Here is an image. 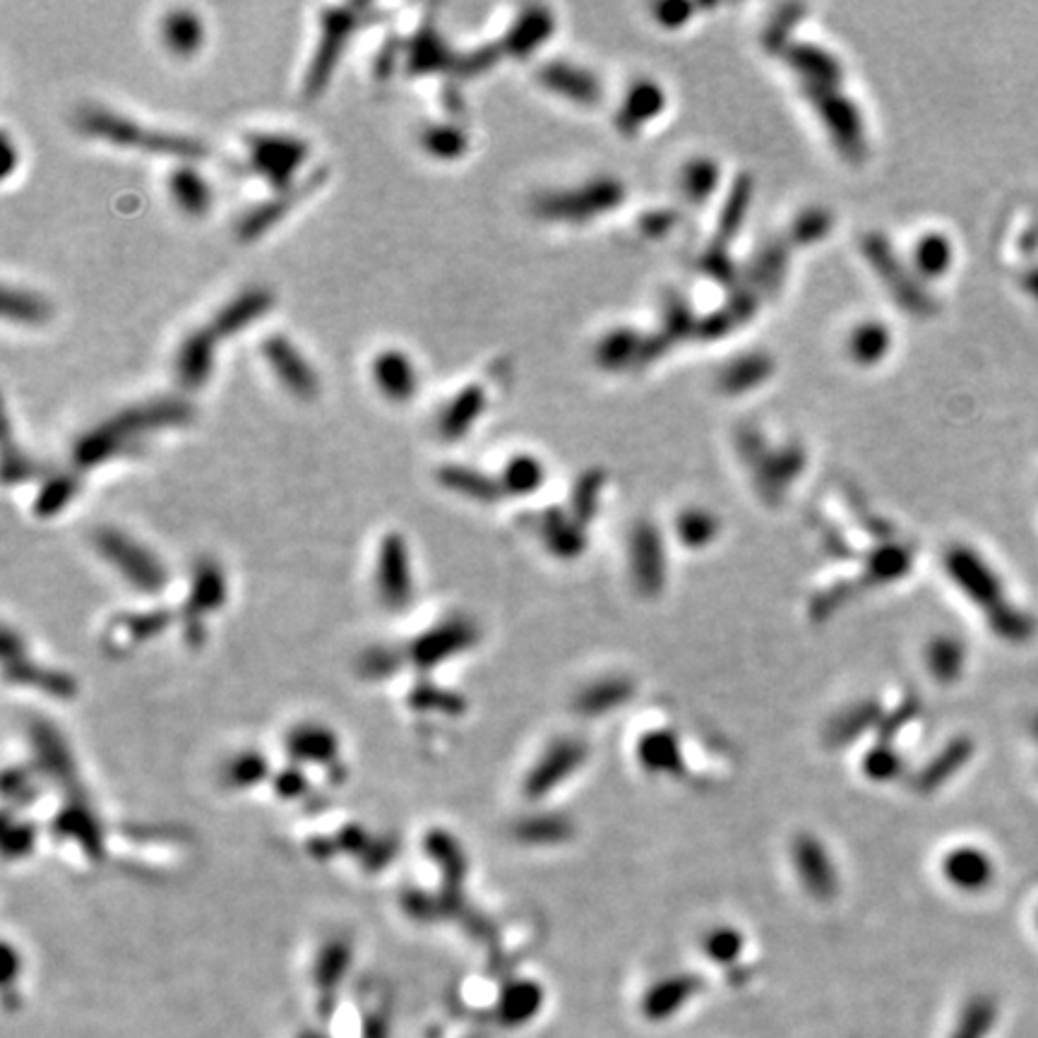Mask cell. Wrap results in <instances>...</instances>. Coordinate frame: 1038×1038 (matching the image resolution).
Returning <instances> with one entry per match:
<instances>
[{"mask_svg": "<svg viewBox=\"0 0 1038 1038\" xmlns=\"http://www.w3.org/2000/svg\"><path fill=\"white\" fill-rule=\"evenodd\" d=\"M421 147L431 154L433 159L452 162L464 157L466 147H470V137L464 130L454 123H431L421 130Z\"/></svg>", "mask_w": 1038, "mask_h": 1038, "instance_id": "603a6c76", "label": "cell"}, {"mask_svg": "<svg viewBox=\"0 0 1038 1038\" xmlns=\"http://www.w3.org/2000/svg\"><path fill=\"white\" fill-rule=\"evenodd\" d=\"M328 168L320 166L316 168L313 174H310L301 186H294L291 190L287 192H277L275 198H269L265 202H260L255 205L253 210L245 212L241 219H239V224H236V236L241 241H255L263 236V233H267L272 227L279 224L284 217H287V212L291 210V207L296 202H301L306 195L313 192L316 188H320L324 184V178H328Z\"/></svg>", "mask_w": 1038, "mask_h": 1038, "instance_id": "ba28073f", "label": "cell"}, {"mask_svg": "<svg viewBox=\"0 0 1038 1038\" xmlns=\"http://www.w3.org/2000/svg\"><path fill=\"white\" fill-rule=\"evenodd\" d=\"M227 599L224 573L214 561H200L190 584V611H217Z\"/></svg>", "mask_w": 1038, "mask_h": 1038, "instance_id": "44dd1931", "label": "cell"}, {"mask_svg": "<svg viewBox=\"0 0 1038 1038\" xmlns=\"http://www.w3.org/2000/svg\"><path fill=\"white\" fill-rule=\"evenodd\" d=\"M77 128L87 137H97L115 147H140L164 157H176L186 162H200L210 157V147L198 137H188L180 133H166V130H150L135 123L123 113L109 111L103 107H85L77 111Z\"/></svg>", "mask_w": 1038, "mask_h": 1038, "instance_id": "7a4b0ae2", "label": "cell"}, {"mask_svg": "<svg viewBox=\"0 0 1038 1038\" xmlns=\"http://www.w3.org/2000/svg\"><path fill=\"white\" fill-rule=\"evenodd\" d=\"M628 695H630L628 683L604 681L599 685H592L587 693H582L579 707L584 709V714H604V709H611V707L620 705Z\"/></svg>", "mask_w": 1038, "mask_h": 1038, "instance_id": "f546056e", "label": "cell"}, {"mask_svg": "<svg viewBox=\"0 0 1038 1038\" xmlns=\"http://www.w3.org/2000/svg\"><path fill=\"white\" fill-rule=\"evenodd\" d=\"M640 762L654 774H676L683 768L678 741L666 731L644 736L640 741Z\"/></svg>", "mask_w": 1038, "mask_h": 1038, "instance_id": "7402d4cb", "label": "cell"}, {"mask_svg": "<svg viewBox=\"0 0 1038 1038\" xmlns=\"http://www.w3.org/2000/svg\"><path fill=\"white\" fill-rule=\"evenodd\" d=\"M496 58H498L496 46H482L476 51H470V54L457 56V63H454L452 73H457L462 77H472L476 73L490 68V65L496 63Z\"/></svg>", "mask_w": 1038, "mask_h": 1038, "instance_id": "d6a6232c", "label": "cell"}, {"mask_svg": "<svg viewBox=\"0 0 1038 1038\" xmlns=\"http://www.w3.org/2000/svg\"><path fill=\"white\" fill-rule=\"evenodd\" d=\"M249 162L253 172L275 192L294 188V178L306 164L310 145L303 137L287 133H253L245 137Z\"/></svg>", "mask_w": 1038, "mask_h": 1038, "instance_id": "277c9868", "label": "cell"}, {"mask_svg": "<svg viewBox=\"0 0 1038 1038\" xmlns=\"http://www.w3.org/2000/svg\"><path fill=\"white\" fill-rule=\"evenodd\" d=\"M582 760H584L582 743H575V741L553 743L546 750V755L534 764V770H531V774L527 776V782H524L527 796L541 798L551 794L553 786L565 782V778L575 772V768H579Z\"/></svg>", "mask_w": 1038, "mask_h": 1038, "instance_id": "8fae6325", "label": "cell"}, {"mask_svg": "<svg viewBox=\"0 0 1038 1038\" xmlns=\"http://www.w3.org/2000/svg\"><path fill=\"white\" fill-rule=\"evenodd\" d=\"M691 993H695V983H691V979H671L647 995V1012L652 1017H664L669 1012H676Z\"/></svg>", "mask_w": 1038, "mask_h": 1038, "instance_id": "83f0119b", "label": "cell"}, {"mask_svg": "<svg viewBox=\"0 0 1038 1038\" xmlns=\"http://www.w3.org/2000/svg\"><path fill=\"white\" fill-rule=\"evenodd\" d=\"M373 380L389 401H409L419 389L413 361L399 349H383L373 358Z\"/></svg>", "mask_w": 1038, "mask_h": 1038, "instance_id": "5bb4252c", "label": "cell"}, {"mask_svg": "<svg viewBox=\"0 0 1038 1038\" xmlns=\"http://www.w3.org/2000/svg\"><path fill=\"white\" fill-rule=\"evenodd\" d=\"M272 306H275V294H272L269 289L265 287L243 289L239 296H233L222 310H219L210 328L214 330L217 336L239 334L241 330L249 328L251 322L269 313Z\"/></svg>", "mask_w": 1038, "mask_h": 1038, "instance_id": "9a60e30c", "label": "cell"}, {"mask_svg": "<svg viewBox=\"0 0 1038 1038\" xmlns=\"http://www.w3.org/2000/svg\"><path fill=\"white\" fill-rule=\"evenodd\" d=\"M405 63L409 75H431L454 70L457 54L448 46L443 34L438 32L435 20L426 18L421 27L405 42Z\"/></svg>", "mask_w": 1038, "mask_h": 1038, "instance_id": "30bf717a", "label": "cell"}, {"mask_svg": "<svg viewBox=\"0 0 1038 1038\" xmlns=\"http://www.w3.org/2000/svg\"><path fill=\"white\" fill-rule=\"evenodd\" d=\"M3 316L24 324H44L46 320H51V316H54V306H51L42 294L5 287Z\"/></svg>", "mask_w": 1038, "mask_h": 1038, "instance_id": "cb8c5ba5", "label": "cell"}, {"mask_svg": "<svg viewBox=\"0 0 1038 1038\" xmlns=\"http://www.w3.org/2000/svg\"><path fill=\"white\" fill-rule=\"evenodd\" d=\"M375 587L378 599L387 608H399L411 599V563L407 541L395 531L380 539L375 561Z\"/></svg>", "mask_w": 1038, "mask_h": 1038, "instance_id": "8992f818", "label": "cell"}, {"mask_svg": "<svg viewBox=\"0 0 1038 1038\" xmlns=\"http://www.w3.org/2000/svg\"><path fill=\"white\" fill-rule=\"evenodd\" d=\"M289 750L301 762L332 764L336 760V752H340V743H336V736L330 729H324V726L303 724L289 731L287 752Z\"/></svg>", "mask_w": 1038, "mask_h": 1038, "instance_id": "d6986e66", "label": "cell"}, {"mask_svg": "<svg viewBox=\"0 0 1038 1038\" xmlns=\"http://www.w3.org/2000/svg\"><path fill=\"white\" fill-rule=\"evenodd\" d=\"M794 861H796V871L803 880V887H806L813 897L817 899H829L835 897V892L839 887L835 863L829 859V853L825 847L813 837H800L794 843Z\"/></svg>", "mask_w": 1038, "mask_h": 1038, "instance_id": "7c38bea8", "label": "cell"}, {"mask_svg": "<svg viewBox=\"0 0 1038 1038\" xmlns=\"http://www.w3.org/2000/svg\"><path fill=\"white\" fill-rule=\"evenodd\" d=\"M865 768L875 778H892L894 774H897V762H894L892 752L880 750V748H877V752H873L871 758H868Z\"/></svg>", "mask_w": 1038, "mask_h": 1038, "instance_id": "8d00e7d4", "label": "cell"}, {"mask_svg": "<svg viewBox=\"0 0 1038 1038\" xmlns=\"http://www.w3.org/2000/svg\"><path fill=\"white\" fill-rule=\"evenodd\" d=\"M164 46L178 58H190L205 44V24L198 12L188 8L168 10L162 20Z\"/></svg>", "mask_w": 1038, "mask_h": 1038, "instance_id": "e0dca14e", "label": "cell"}, {"mask_svg": "<svg viewBox=\"0 0 1038 1038\" xmlns=\"http://www.w3.org/2000/svg\"><path fill=\"white\" fill-rule=\"evenodd\" d=\"M192 419L195 409L184 399H157L147 401V405L128 407L77 438L73 445V464L77 470H92V466L111 460L113 454L133 448V440L166 431V428L188 426Z\"/></svg>", "mask_w": 1038, "mask_h": 1038, "instance_id": "6da1fadb", "label": "cell"}, {"mask_svg": "<svg viewBox=\"0 0 1038 1038\" xmlns=\"http://www.w3.org/2000/svg\"><path fill=\"white\" fill-rule=\"evenodd\" d=\"M435 478L443 488L462 493V496H470L474 500L493 503L498 498V484L493 482V478L484 476L482 472L470 470V466L445 464L435 472Z\"/></svg>", "mask_w": 1038, "mask_h": 1038, "instance_id": "ffe728a7", "label": "cell"}, {"mask_svg": "<svg viewBox=\"0 0 1038 1038\" xmlns=\"http://www.w3.org/2000/svg\"><path fill=\"white\" fill-rule=\"evenodd\" d=\"M3 428H5V435H3V478H5V484L8 486L27 484L36 476H44V466L38 462H34L32 457H27V454H24L20 448H15V443H12L8 419H5Z\"/></svg>", "mask_w": 1038, "mask_h": 1038, "instance_id": "4316f807", "label": "cell"}, {"mask_svg": "<svg viewBox=\"0 0 1038 1038\" xmlns=\"http://www.w3.org/2000/svg\"><path fill=\"white\" fill-rule=\"evenodd\" d=\"M741 950H743V940L736 930H726V928L714 930L705 940V952L711 959H717L719 964L733 962V959L741 954Z\"/></svg>", "mask_w": 1038, "mask_h": 1038, "instance_id": "1f68e13d", "label": "cell"}, {"mask_svg": "<svg viewBox=\"0 0 1038 1038\" xmlns=\"http://www.w3.org/2000/svg\"><path fill=\"white\" fill-rule=\"evenodd\" d=\"M18 152L12 147V140L8 133H3V176H10L12 168H15Z\"/></svg>", "mask_w": 1038, "mask_h": 1038, "instance_id": "74e56055", "label": "cell"}, {"mask_svg": "<svg viewBox=\"0 0 1038 1038\" xmlns=\"http://www.w3.org/2000/svg\"><path fill=\"white\" fill-rule=\"evenodd\" d=\"M546 32H549V18L543 15V10H529L510 30L508 38H505V46H508L510 54L524 56L531 48L543 42Z\"/></svg>", "mask_w": 1038, "mask_h": 1038, "instance_id": "484cf974", "label": "cell"}, {"mask_svg": "<svg viewBox=\"0 0 1038 1038\" xmlns=\"http://www.w3.org/2000/svg\"><path fill=\"white\" fill-rule=\"evenodd\" d=\"M486 405V395L482 385H470L464 387L462 393L452 397L448 409L440 417L438 431L445 440H460L462 435L470 433V428L478 419V413L484 411Z\"/></svg>", "mask_w": 1038, "mask_h": 1038, "instance_id": "ac0fdd59", "label": "cell"}, {"mask_svg": "<svg viewBox=\"0 0 1038 1038\" xmlns=\"http://www.w3.org/2000/svg\"><path fill=\"white\" fill-rule=\"evenodd\" d=\"M80 490V482L73 474H58V476H48L44 486L38 488L36 500H34V515L48 519L58 512L68 508V503L77 496Z\"/></svg>", "mask_w": 1038, "mask_h": 1038, "instance_id": "d4e9b609", "label": "cell"}, {"mask_svg": "<svg viewBox=\"0 0 1038 1038\" xmlns=\"http://www.w3.org/2000/svg\"><path fill=\"white\" fill-rule=\"evenodd\" d=\"M168 192H172L178 210L195 219L205 217L212 207V188L192 164H178L168 174Z\"/></svg>", "mask_w": 1038, "mask_h": 1038, "instance_id": "2e32d148", "label": "cell"}, {"mask_svg": "<svg viewBox=\"0 0 1038 1038\" xmlns=\"http://www.w3.org/2000/svg\"><path fill=\"white\" fill-rule=\"evenodd\" d=\"M219 336L207 324L202 330L190 332L178 346L176 354V375L178 383L186 389H200L210 380L214 368V346Z\"/></svg>", "mask_w": 1038, "mask_h": 1038, "instance_id": "4fadbf2b", "label": "cell"}, {"mask_svg": "<svg viewBox=\"0 0 1038 1038\" xmlns=\"http://www.w3.org/2000/svg\"><path fill=\"white\" fill-rule=\"evenodd\" d=\"M399 58H405V42L397 36H389L378 51V58H375V77H378V80H387Z\"/></svg>", "mask_w": 1038, "mask_h": 1038, "instance_id": "836d02e7", "label": "cell"}, {"mask_svg": "<svg viewBox=\"0 0 1038 1038\" xmlns=\"http://www.w3.org/2000/svg\"><path fill=\"white\" fill-rule=\"evenodd\" d=\"M227 784L229 786H255L265 776V760L260 752H243L227 764Z\"/></svg>", "mask_w": 1038, "mask_h": 1038, "instance_id": "4dcf8cb0", "label": "cell"}, {"mask_svg": "<svg viewBox=\"0 0 1038 1038\" xmlns=\"http://www.w3.org/2000/svg\"><path fill=\"white\" fill-rule=\"evenodd\" d=\"M565 827L561 820H555V817H549V820H543V817H534V820L527 822L522 829H519V835H522L524 839L529 841H555V839H561L563 832H565Z\"/></svg>", "mask_w": 1038, "mask_h": 1038, "instance_id": "e575fe53", "label": "cell"}, {"mask_svg": "<svg viewBox=\"0 0 1038 1038\" xmlns=\"http://www.w3.org/2000/svg\"><path fill=\"white\" fill-rule=\"evenodd\" d=\"M375 15V5H330L320 10V42L316 46L313 60L303 77V99L313 101L328 89L332 73L340 65V58L349 44V38Z\"/></svg>", "mask_w": 1038, "mask_h": 1038, "instance_id": "3957f363", "label": "cell"}, {"mask_svg": "<svg viewBox=\"0 0 1038 1038\" xmlns=\"http://www.w3.org/2000/svg\"><path fill=\"white\" fill-rule=\"evenodd\" d=\"M476 640V628L466 620H448L440 622L438 628L428 630L423 638H419L411 647V659L419 666L433 669L440 664H448L450 659L457 656L464 649H470Z\"/></svg>", "mask_w": 1038, "mask_h": 1038, "instance_id": "9c48e42d", "label": "cell"}, {"mask_svg": "<svg viewBox=\"0 0 1038 1038\" xmlns=\"http://www.w3.org/2000/svg\"><path fill=\"white\" fill-rule=\"evenodd\" d=\"M539 1001H541V995L534 989H529V985H519L515 995L508 997V1003H505V1009H508V1017L512 1022H519L522 1017H527L529 1012L537 1009Z\"/></svg>", "mask_w": 1038, "mask_h": 1038, "instance_id": "d590c367", "label": "cell"}, {"mask_svg": "<svg viewBox=\"0 0 1038 1038\" xmlns=\"http://www.w3.org/2000/svg\"><path fill=\"white\" fill-rule=\"evenodd\" d=\"M263 356L275 371L281 385L298 399H313L320 393V380L313 366L298 352L291 340L281 334H272L263 340Z\"/></svg>", "mask_w": 1038, "mask_h": 1038, "instance_id": "52a82bcc", "label": "cell"}, {"mask_svg": "<svg viewBox=\"0 0 1038 1038\" xmlns=\"http://www.w3.org/2000/svg\"><path fill=\"white\" fill-rule=\"evenodd\" d=\"M95 546L113 570H119L123 579L145 594L159 592L166 584V567L150 549L119 529H99L95 534Z\"/></svg>", "mask_w": 1038, "mask_h": 1038, "instance_id": "5b68a950", "label": "cell"}, {"mask_svg": "<svg viewBox=\"0 0 1038 1038\" xmlns=\"http://www.w3.org/2000/svg\"><path fill=\"white\" fill-rule=\"evenodd\" d=\"M541 464L534 457L519 454L512 457L503 472V486L512 493H531L541 486Z\"/></svg>", "mask_w": 1038, "mask_h": 1038, "instance_id": "f1b7e54d", "label": "cell"}]
</instances>
